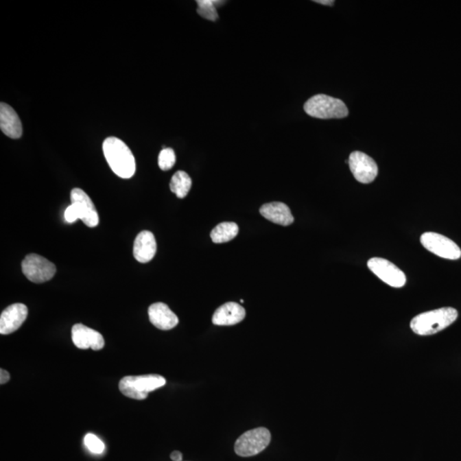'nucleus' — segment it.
Listing matches in <instances>:
<instances>
[{"label":"nucleus","mask_w":461,"mask_h":461,"mask_svg":"<svg viewBox=\"0 0 461 461\" xmlns=\"http://www.w3.org/2000/svg\"><path fill=\"white\" fill-rule=\"evenodd\" d=\"M104 157L111 170L122 179H130L134 176L136 163L134 154L125 143L115 137L104 141Z\"/></svg>","instance_id":"nucleus-1"},{"label":"nucleus","mask_w":461,"mask_h":461,"mask_svg":"<svg viewBox=\"0 0 461 461\" xmlns=\"http://www.w3.org/2000/svg\"><path fill=\"white\" fill-rule=\"evenodd\" d=\"M458 318V311L453 307L428 311L414 317L410 323L411 329L421 336H429L446 329Z\"/></svg>","instance_id":"nucleus-2"},{"label":"nucleus","mask_w":461,"mask_h":461,"mask_svg":"<svg viewBox=\"0 0 461 461\" xmlns=\"http://www.w3.org/2000/svg\"><path fill=\"white\" fill-rule=\"evenodd\" d=\"M166 379L157 375L127 376L119 383V389L125 397L145 400L150 392L165 386Z\"/></svg>","instance_id":"nucleus-3"},{"label":"nucleus","mask_w":461,"mask_h":461,"mask_svg":"<svg viewBox=\"0 0 461 461\" xmlns=\"http://www.w3.org/2000/svg\"><path fill=\"white\" fill-rule=\"evenodd\" d=\"M305 110L310 117L319 119L344 118L348 115L343 101L324 94H318L307 100Z\"/></svg>","instance_id":"nucleus-4"},{"label":"nucleus","mask_w":461,"mask_h":461,"mask_svg":"<svg viewBox=\"0 0 461 461\" xmlns=\"http://www.w3.org/2000/svg\"><path fill=\"white\" fill-rule=\"evenodd\" d=\"M270 442L271 433L267 428L250 429L237 440L234 450L241 457L254 456L263 452Z\"/></svg>","instance_id":"nucleus-5"},{"label":"nucleus","mask_w":461,"mask_h":461,"mask_svg":"<svg viewBox=\"0 0 461 461\" xmlns=\"http://www.w3.org/2000/svg\"><path fill=\"white\" fill-rule=\"evenodd\" d=\"M22 270L27 279L36 284L51 281L57 268L50 261L37 254L27 255L23 261Z\"/></svg>","instance_id":"nucleus-6"},{"label":"nucleus","mask_w":461,"mask_h":461,"mask_svg":"<svg viewBox=\"0 0 461 461\" xmlns=\"http://www.w3.org/2000/svg\"><path fill=\"white\" fill-rule=\"evenodd\" d=\"M421 242L429 252L445 259L457 260L461 257V250L457 244L441 234L425 233L421 236Z\"/></svg>","instance_id":"nucleus-7"},{"label":"nucleus","mask_w":461,"mask_h":461,"mask_svg":"<svg viewBox=\"0 0 461 461\" xmlns=\"http://www.w3.org/2000/svg\"><path fill=\"white\" fill-rule=\"evenodd\" d=\"M368 266L373 274L392 287L401 288L406 284L407 279L404 272L383 258H372L368 261Z\"/></svg>","instance_id":"nucleus-8"},{"label":"nucleus","mask_w":461,"mask_h":461,"mask_svg":"<svg viewBox=\"0 0 461 461\" xmlns=\"http://www.w3.org/2000/svg\"><path fill=\"white\" fill-rule=\"evenodd\" d=\"M349 169L355 180L362 184L372 183L378 176L379 169L375 161L361 152H354L348 158Z\"/></svg>","instance_id":"nucleus-9"},{"label":"nucleus","mask_w":461,"mask_h":461,"mask_svg":"<svg viewBox=\"0 0 461 461\" xmlns=\"http://www.w3.org/2000/svg\"><path fill=\"white\" fill-rule=\"evenodd\" d=\"M71 199L79 212L80 219L88 228H95L99 223V216L89 196L80 188L71 191Z\"/></svg>","instance_id":"nucleus-10"},{"label":"nucleus","mask_w":461,"mask_h":461,"mask_svg":"<svg viewBox=\"0 0 461 461\" xmlns=\"http://www.w3.org/2000/svg\"><path fill=\"white\" fill-rule=\"evenodd\" d=\"M27 313L29 310L23 303H15L7 307L0 316V333L8 335L19 330L26 320Z\"/></svg>","instance_id":"nucleus-11"},{"label":"nucleus","mask_w":461,"mask_h":461,"mask_svg":"<svg viewBox=\"0 0 461 461\" xmlns=\"http://www.w3.org/2000/svg\"><path fill=\"white\" fill-rule=\"evenodd\" d=\"M72 341L77 348L82 349L92 348L93 351H100L104 346V340L99 331L75 324L72 327Z\"/></svg>","instance_id":"nucleus-12"},{"label":"nucleus","mask_w":461,"mask_h":461,"mask_svg":"<svg viewBox=\"0 0 461 461\" xmlns=\"http://www.w3.org/2000/svg\"><path fill=\"white\" fill-rule=\"evenodd\" d=\"M149 319L153 326L160 330L173 329L179 323V319L165 303H156L150 306L148 310Z\"/></svg>","instance_id":"nucleus-13"},{"label":"nucleus","mask_w":461,"mask_h":461,"mask_svg":"<svg viewBox=\"0 0 461 461\" xmlns=\"http://www.w3.org/2000/svg\"><path fill=\"white\" fill-rule=\"evenodd\" d=\"M0 128L10 139L22 137L23 125L19 115L12 106L3 102L0 104Z\"/></svg>","instance_id":"nucleus-14"},{"label":"nucleus","mask_w":461,"mask_h":461,"mask_svg":"<svg viewBox=\"0 0 461 461\" xmlns=\"http://www.w3.org/2000/svg\"><path fill=\"white\" fill-rule=\"evenodd\" d=\"M246 318V309L237 303H226L216 309L212 318L215 326H234Z\"/></svg>","instance_id":"nucleus-15"},{"label":"nucleus","mask_w":461,"mask_h":461,"mask_svg":"<svg viewBox=\"0 0 461 461\" xmlns=\"http://www.w3.org/2000/svg\"><path fill=\"white\" fill-rule=\"evenodd\" d=\"M156 252L155 236L149 230H143L136 237L134 244V257L141 263H147Z\"/></svg>","instance_id":"nucleus-16"},{"label":"nucleus","mask_w":461,"mask_h":461,"mask_svg":"<svg viewBox=\"0 0 461 461\" xmlns=\"http://www.w3.org/2000/svg\"><path fill=\"white\" fill-rule=\"evenodd\" d=\"M261 215L275 224L289 226L294 222V217L287 205L281 202H269L261 206Z\"/></svg>","instance_id":"nucleus-17"},{"label":"nucleus","mask_w":461,"mask_h":461,"mask_svg":"<svg viewBox=\"0 0 461 461\" xmlns=\"http://www.w3.org/2000/svg\"><path fill=\"white\" fill-rule=\"evenodd\" d=\"M239 233V226L234 222H222L212 230L211 237L215 244L229 242Z\"/></svg>","instance_id":"nucleus-18"},{"label":"nucleus","mask_w":461,"mask_h":461,"mask_svg":"<svg viewBox=\"0 0 461 461\" xmlns=\"http://www.w3.org/2000/svg\"><path fill=\"white\" fill-rule=\"evenodd\" d=\"M191 179L184 171H178L170 181V190L179 198H186L191 187Z\"/></svg>","instance_id":"nucleus-19"},{"label":"nucleus","mask_w":461,"mask_h":461,"mask_svg":"<svg viewBox=\"0 0 461 461\" xmlns=\"http://www.w3.org/2000/svg\"><path fill=\"white\" fill-rule=\"evenodd\" d=\"M198 13L204 19L209 21H215L218 19V13L216 12V7L221 6L225 1L220 0H198Z\"/></svg>","instance_id":"nucleus-20"},{"label":"nucleus","mask_w":461,"mask_h":461,"mask_svg":"<svg viewBox=\"0 0 461 461\" xmlns=\"http://www.w3.org/2000/svg\"><path fill=\"white\" fill-rule=\"evenodd\" d=\"M176 163V153L171 148L164 147L158 156V165L161 169L167 171L172 169Z\"/></svg>","instance_id":"nucleus-21"},{"label":"nucleus","mask_w":461,"mask_h":461,"mask_svg":"<svg viewBox=\"0 0 461 461\" xmlns=\"http://www.w3.org/2000/svg\"><path fill=\"white\" fill-rule=\"evenodd\" d=\"M84 442H85L87 449L91 453H95V455H100V453L104 451V449H106L104 443L97 436L91 434V433L86 435Z\"/></svg>","instance_id":"nucleus-22"},{"label":"nucleus","mask_w":461,"mask_h":461,"mask_svg":"<svg viewBox=\"0 0 461 461\" xmlns=\"http://www.w3.org/2000/svg\"><path fill=\"white\" fill-rule=\"evenodd\" d=\"M64 219L68 223H74L77 219H80L78 211L74 204L69 206L64 212Z\"/></svg>","instance_id":"nucleus-23"},{"label":"nucleus","mask_w":461,"mask_h":461,"mask_svg":"<svg viewBox=\"0 0 461 461\" xmlns=\"http://www.w3.org/2000/svg\"><path fill=\"white\" fill-rule=\"evenodd\" d=\"M10 379V373L5 370H0V383L5 384Z\"/></svg>","instance_id":"nucleus-24"},{"label":"nucleus","mask_w":461,"mask_h":461,"mask_svg":"<svg viewBox=\"0 0 461 461\" xmlns=\"http://www.w3.org/2000/svg\"><path fill=\"white\" fill-rule=\"evenodd\" d=\"M170 458L173 461H182L183 455L180 451H174L171 453Z\"/></svg>","instance_id":"nucleus-25"},{"label":"nucleus","mask_w":461,"mask_h":461,"mask_svg":"<svg viewBox=\"0 0 461 461\" xmlns=\"http://www.w3.org/2000/svg\"><path fill=\"white\" fill-rule=\"evenodd\" d=\"M318 3H320V5H333L334 1L333 0H317V1H314Z\"/></svg>","instance_id":"nucleus-26"}]
</instances>
